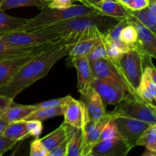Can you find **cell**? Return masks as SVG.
<instances>
[{"instance_id":"cell-32","label":"cell","mask_w":156,"mask_h":156,"mask_svg":"<svg viewBox=\"0 0 156 156\" xmlns=\"http://www.w3.org/2000/svg\"><path fill=\"white\" fill-rule=\"evenodd\" d=\"M88 61L89 62H93V61L98 60V59H103V58H108V54H107V50L105 44L104 43V39L99 44H98L92 50L91 53L87 56Z\"/></svg>"},{"instance_id":"cell-19","label":"cell","mask_w":156,"mask_h":156,"mask_svg":"<svg viewBox=\"0 0 156 156\" xmlns=\"http://www.w3.org/2000/svg\"><path fill=\"white\" fill-rule=\"evenodd\" d=\"M99 14L123 19L129 15V10L117 0H102L95 9Z\"/></svg>"},{"instance_id":"cell-45","label":"cell","mask_w":156,"mask_h":156,"mask_svg":"<svg viewBox=\"0 0 156 156\" xmlns=\"http://www.w3.org/2000/svg\"><path fill=\"white\" fill-rule=\"evenodd\" d=\"M141 156H156V152H152L149 149H146V151L142 154Z\"/></svg>"},{"instance_id":"cell-5","label":"cell","mask_w":156,"mask_h":156,"mask_svg":"<svg viewBox=\"0 0 156 156\" xmlns=\"http://www.w3.org/2000/svg\"><path fill=\"white\" fill-rule=\"evenodd\" d=\"M146 58L137 49H132L125 53L115 64L124 80L129 85L133 93L136 94V90L140 85L143 72V62Z\"/></svg>"},{"instance_id":"cell-11","label":"cell","mask_w":156,"mask_h":156,"mask_svg":"<svg viewBox=\"0 0 156 156\" xmlns=\"http://www.w3.org/2000/svg\"><path fill=\"white\" fill-rule=\"evenodd\" d=\"M114 116L107 113L103 117L97 121L88 119L82 128V156L90 153L92 148L100 141L101 131L107 123Z\"/></svg>"},{"instance_id":"cell-33","label":"cell","mask_w":156,"mask_h":156,"mask_svg":"<svg viewBox=\"0 0 156 156\" xmlns=\"http://www.w3.org/2000/svg\"><path fill=\"white\" fill-rule=\"evenodd\" d=\"M25 123L30 136L34 139L39 138L44 129L43 122L39 120H25Z\"/></svg>"},{"instance_id":"cell-26","label":"cell","mask_w":156,"mask_h":156,"mask_svg":"<svg viewBox=\"0 0 156 156\" xmlns=\"http://www.w3.org/2000/svg\"><path fill=\"white\" fill-rule=\"evenodd\" d=\"M50 2L47 0H0V9L3 11L25 6H35L43 9L48 6Z\"/></svg>"},{"instance_id":"cell-14","label":"cell","mask_w":156,"mask_h":156,"mask_svg":"<svg viewBox=\"0 0 156 156\" xmlns=\"http://www.w3.org/2000/svg\"><path fill=\"white\" fill-rule=\"evenodd\" d=\"M132 148L122 138L99 141L91 149V153L101 156H126Z\"/></svg>"},{"instance_id":"cell-37","label":"cell","mask_w":156,"mask_h":156,"mask_svg":"<svg viewBox=\"0 0 156 156\" xmlns=\"http://www.w3.org/2000/svg\"><path fill=\"white\" fill-rule=\"evenodd\" d=\"M65 98V97H64ZM64 98H55L50 99V100L45 101L41 102V103L35 104L34 105L35 109H47V108H55V107L61 106L64 101Z\"/></svg>"},{"instance_id":"cell-44","label":"cell","mask_w":156,"mask_h":156,"mask_svg":"<svg viewBox=\"0 0 156 156\" xmlns=\"http://www.w3.org/2000/svg\"><path fill=\"white\" fill-rule=\"evenodd\" d=\"M8 124H9V123H8L7 122L4 121L2 119L0 118V135L2 133V132L4 131L5 128L6 127V126H7Z\"/></svg>"},{"instance_id":"cell-17","label":"cell","mask_w":156,"mask_h":156,"mask_svg":"<svg viewBox=\"0 0 156 156\" xmlns=\"http://www.w3.org/2000/svg\"><path fill=\"white\" fill-rule=\"evenodd\" d=\"M52 44L53 43H47L39 46L21 47V46H14L6 44L0 38V61L15 59L32 53H41Z\"/></svg>"},{"instance_id":"cell-23","label":"cell","mask_w":156,"mask_h":156,"mask_svg":"<svg viewBox=\"0 0 156 156\" xmlns=\"http://www.w3.org/2000/svg\"><path fill=\"white\" fill-rule=\"evenodd\" d=\"M2 135L16 142L30 137L26 127L25 120L9 123L5 128Z\"/></svg>"},{"instance_id":"cell-4","label":"cell","mask_w":156,"mask_h":156,"mask_svg":"<svg viewBox=\"0 0 156 156\" xmlns=\"http://www.w3.org/2000/svg\"><path fill=\"white\" fill-rule=\"evenodd\" d=\"M111 113L114 116L130 117L156 124V106L130 93H127Z\"/></svg>"},{"instance_id":"cell-3","label":"cell","mask_w":156,"mask_h":156,"mask_svg":"<svg viewBox=\"0 0 156 156\" xmlns=\"http://www.w3.org/2000/svg\"><path fill=\"white\" fill-rule=\"evenodd\" d=\"M96 12H96L94 9L84 4H74L71 7L64 9H51L47 6L41 9V12L38 15L34 17L33 18L28 19L27 22L19 27L18 30H26V31L37 30L39 29L48 27L52 24L66 20L91 15Z\"/></svg>"},{"instance_id":"cell-28","label":"cell","mask_w":156,"mask_h":156,"mask_svg":"<svg viewBox=\"0 0 156 156\" xmlns=\"http://www.w3.org/2000/svg\"><path fill=\"white\" fill-rule=\"evenodd\" d=\"M58 116H62V106L47 108V109L35 110L24 120H39V121L43 122L44 120L58 117Z\"/></svg>"},{"instance_id":"cell-29","label":"cell","mask_w":156,"mask_h":156,"mask_svg":"<svg viewBox=\"0 0 156 156\" xmlns=\"http://www.w3.org/2000/svg\"><path fill=\"white\" fill-rule=\"evenodd\" d=\"M120 40L132 49H135L137 44V33L135 27L128 23L121 30Z\"/></svg>"},{"instance_id":"cell-41","label":"cell","mask_w":156,"mask_h":156,"mask_svg":"<svg viewBox=\"0 0 156 156\" xmlns=\"http://www.w3.org/2000/svg\"><path fill=\"white\" fill-rule=\"evenodd\" d=\"M73 1L74 0H51L49 2L48 7L56 9H67L74 5Z\"/></svg>"},{"instance_id":"cell-27","label":"cell","mask_w":156,"mask_h":156,"mask_svg":"<svg viewBox=\"0 0 156 156\" xmlns=\"http://www.w3.org/2000/svg\"><path fill=\"white\" fill-rule=\"evenodd\" d=\"M137 146L156 152V124L151 125L141 134L136 143V146Z\"/></svg>"},{"instance_id":"cell-15","label":"cell","mask_w":156,"mask_h":156,"mask_svg":"<svg viewBox=\"0 0 156 156\" xmlns=\"http://www.w3.org/2000/svg\"><path fill=\"white\" fill-rule=\"evenodd\" d=\"M70 60L77 72L78 91L82 94L91 88V83L94 79L91 65L87 56L70 58Z\"/></svg>"},{"instance_id":"cell-43","label":"cell","mask_w":156,"mask_h":156,"mask_svg":"<svg viewBox=\"0 0 156 156\" xmlns=\"http://www.w3.org/2000/svg\"><path fill=\"white\" fill-rule=\"evenodd\" d=\"M79 1H80L82 4L95 10L97 6L100 4L102 0H79Z\"/></svg>"},{"instance_id":"cell-46","label":"cell","mask_w":156,"mask_h":156,"mask_svg":"<svg viewBox=\"0 0 156 156\" xmlns=\"http://www.w3.org/2000/svg\"><path fill=\"white\" fill-rule=\"evenodd\" d=\"M117 1L120 2L121 3V4H123V5H126L129 2V0H117Z\"/></svg>"},{"instance_id":"cell-42","label":"cell","mask_w":156,"mask_h":156,"mask_svg":"<svg viewBox=\"0 0 156 156\" xmlns=\"http://www.w3.org/2000/svg\"><path fill=\"white\" fill-rule=\"evenodd\" d=\"M12 101L14 100L6 97V96L0 94V118H1L2 116L4 114V113L6 111V110L8 109V108L9 107L10 104L12 103Z\"/></svg>"},{"instance_id":"cell-34","label":"cell","mask_w":156,"mask_h":156,"mask_svg":"<svg viewBox=\"0 0 156 156\" xmlns=\"http://www.w3.org/2000/svg\"><path fill=\"white\" fill-rule=\"evenodd\" d=\"M47 153L48 152L39 138L34 139L30 141L29 156H47Z\"/></svg>"},{"instance_id":"cell-10","label":"cell","mask_w":156,"mask_h":156,"mask_svg":"<svg viewBox=\"0 0 156 156\" xmlns=\"http://www.w3.org/2000/svg\"><path fill=\"white\" fill-rule=\"evenodd\" d=\"M129 24L135 27L137 33V44L136 49L140 50L144 56L150 58L156 57V36L148 27L140 23L135 17L129 15L126 18Z\"/></svg>"},{"instance_id":"cell-39","label":"cell","mask_w":156,"mask_h":156,"mask_svg":"<svg viewBox=\"0 0 156 156\" xmlns=\"http://www.w3.org/2000/svg\"><path fill=\"white\" fill-rule=\"evenodd\" d=\"M18 142L10 140L7 137L0 135V156H2L7 151L13 149Z\"/></svg>"},{"instance_id":"cell-20","label":"cell","mask_w":156,"mask_h":156,"mask_svg":"<svg viewBox=\"0 0 156 156\" xmlns=\"http://www.w3.org/2000/svg\"><path fill=\"white\" fill-rule=\"evenodd\" d=\"M34 105H24L16 104L12 101L8 109L1 118L8 123L24 120L28 115L35 111Z\"/></svg>"},{"instance_id":"cell-38","label":"cell","mask_w":156,"mask_h":156,"mask_svg":"<svg viewBox=\"0 0 156 156\" xmlns=\"http://www.w3.org/2000/svg\"><path fill=\"white\" fill-rule=\"evenodd\" d=\"M146 13L151 25L156 30V0L149 1V5L146 7Z\"/></svg>"},{"instance_id":"cell-49","label":"cell","mask_w":156,"mask_h":156,"mask_svg":"<svg viewBox=\"0 0 156 156\" xmlns=\"http://www.w3.org/2000/svg\"><path fill=\"white\" fill-rule=\"evenodd\" d=\"M149 1H151V0H149Z\"/></svg>"},{"instance_id":"cell-12","label":"cell","mask_w":156,"mask_h":156,"mask_svg":"<svg viewBox=\"0 0 156 156\" xmlns=\"http://www.w3.org/2000/svg\"><path fill=\"white\" fill-rule=\"evenodd\" d=\"M91 65V71L94 78H99V79H111L116 81L120 85L124 87L126 91L130 94L136 95L133 94L129 85L124 80L123 76L119 72L117 66L113 63L109 59L103 58V59H98V60L89 62Z\"/></svg>"},{"instance_id":"cell-30","label":"cell","mask_w":156,"mask_h":156,"mask_svg":"<svg viewBox=\"0 0 156 156\" xmlns=\"http://www.w3.org/2000/svg\"><path fill=\"white\" fill-rule=\"evenodd\" d=\"M120 138H122V137L120 136V133H119L118 130H117V126H116L115 123H114V120H113V118H111L105 124L103 129H102L101 133L100 141Z\"/></svg>"},{"instance_id":"cell-9","label":"cell","mask_w":156,"mask_h":156,"mask_svg":"<svg viewBox=\"0 0 156 156\" xmlns=\"http://www.w3.org/2000/svg\"><path fill=\"white\" fill-rule=\"evenodd\" d=\"M61 106L64 117L63 123L72 127L82 129L88 119L83 102L67 95L64 98Z\"/></svg>"},{"instance_id":"cell-7","label":"cell","mask_w":156,"mask_h":156,"mask_svg":"<svg viewBox=\"0 0 156 156\" xmlns=\"http://www.w3.org/2000/svg\"><path fill=\"white\" fill-rule=\"evenodd\" d=\"M91 87L98 94L105 106L118 105L129 93L123 85L111 79L94 78Z\"/></svg>"},{"instance_id":"cell-2","label":"cell","mask_w":156,"mask_h":156,"mask_svg":"<svg viewBox=\"0 0 156 156\" xmlns=\"http://www.w3.org/2000/svg\"><path fill=\"white\" fill-rule=\"evenodd\" d=\"M120 20L121 19L111 18L96 12L91 15L77 17L58 22L48 27L39 29L37 31L55 33L59 36L64 37L66 35L76 34L91 29L98 28L101 31L106 34L107 32Z\"/></svg>"},{"instance_id":"cell-24","label":"cell","mask_w":156,"mask_h":156,"mask_svg":"<svg viewBox=\"0 0 156 156\" xmlns=\"http://www.w3.org/2000/svg\"><path fill=\"white\" fill-rule=\"evenodd\" d=\"M103 39L104 37L91 38L76 43L71 47L68 56H69L70 58L87 56L98 44L103 41Z\"/></svg>"},{"instance_id":"cell-48","label":"cell","mask_w":156,"mask_h":156,"mask_svg":"<svg viewBox=\"0 0 156 156\" xmlns=\"http://www.w3.org/2000/svg\"><path fill=\"white\" fill-rule=\"evenodd\" d=\"M47 1H49V2H50V1H51V0H47Z\"/></svg>"},{"instance_id":"cell-21","label":"cell","mask_w":156,"mask_h":156,"mask_svg":"<svg viewBox=\"0 0 156 156\" xmlns=\"http://www.w3.org/2000/svg\"><path fill=\"white\" fill-rule=\"evenodd\" d=\"M69 131V125L62 123L58 128L55 130L49 133L46 136L40 139L41 143L44 145V147L50 152V150L53 149L54 148L57 147L58 146L63 143L67 138Z\"/></svg>"},{"instance_id":"cell-22","label":"cell","mask_w":156,"mask_h":156,"mask_svg":"<svg viewBox=\"0 0 156 156\" xmlns=\"http://www.w3.org/2000/svg\"><path fill=\"white\" fill-rule=\"evenodd\" d=\"M28 19L11 16L0 9V37L16 31L25 24Z\"/></svg>"},{"instance_id":"cell-18","label":"cell","mask_w":156,"mask_h":156,"mask_svg":"<svg viewBox=\"0 0 156 156\" xmlns=\"http://www.w3.org/2000/svg\"><path fill=\"white\" fill-rule=\"evenodd\" d=\"M38 53H32L15 59L0 61V87L7 84L14 77L21 67H22L26 62L30 60Z\"/></svg>"},{"instance_id":"cell-31","label":"cell","mask_w":156,"mask_h":156,"mask_svg":"<svg viewBox=\"0 0 156 156\" xmlns=\"http://www.w3.org/2000/svg\"><path fill=\"white\" fill-rule=\"evenodd\" d=\"M30 137L18 142L15 146L13 152L8 156H29Z\"/></svg>"},{"instance_id":"cell-16","label":"cell","mask_w":156,"mask_h":156,"mask_svg":"<svg viewBox=\"0 0 156 156\" xmlns=\"http://www.w3.org/2000/svg\"><path fill=\"white\" fill-rule=\"evenodd\" d=\"M80 101L85 105L89 120L97 121L107 114L106 106L98 94L91 87L86 92L81 94Z\"/></svg>"},{"instance_id":"cell-6","label":"cell","mask_w":156,"mask_h":156,"mask_svg":"<svg viewBox=\"0 0 156 156\" xmlns=\"http://www.w3.org/2000/svg\"><path fill=\"white\" fill-rule=\"evenodd\" d=\"M6 44L21 47H31L39 46L47 43L58 42L62 37L55 33H49L45 31H26L17 30L10 34L0 37Z\"/></svg>"},{"instance_id":"cell-13","label":"cell","mask_w":156,"mask_h":156,"mask_svg":"<svg viewBox=\"0 0 156 156\" xmlns=\"http://www.w3.org/2000/svg\"><path fill=\"white\" fill-rule=\"evenodd\" d=\"M136 94L143 100L156 106V70L153 64L143 68L140 85Z\"/></svg>"},{"instance_id":"cell-35","label":"cell","mask_w":156,"mask_h":156,"mask_svg":"<svg viewBox=\"0 0 156 156\" xmlns=\"http://www.w3.org/2000/svg\"><path fill=\"white\" fill-rule=\"evenodd\" d=\"M129 12H130L131 15H133L140 23H142L143 25L146 26V27H148L149 30H151L153 33L155 34L156 30L152 27L150 22H149V19H148L147 13H146V8L140 11H129Z\"/></svg>"},{"instance_id":"cell-1","label":"cell","mask_w":156,"mask_h":156,"mask_svg":"<svg viewBox=\"0 0 156 156\" xmlns=\"http://www.w3.org/2000/svg\"><path fill=\"white\" fill-rule=\"evenodd\" d=\"M71 47L62 39L50 44L21 67L7 84L0 87V94L14 100L21 91L47 76L58 61L68 56Z\"/></svg>"},{"instance_id":"cell-47","label":"cell","mask_w":156,"mask_h":156,"mask_svg":"<svg viewBox=\"0 0 156 156\" xmlns=\"http://www.w3.org/2000/svg\"><path fill=\"white\" fill-rule=\"evenodd\" d=\"M85 156H101V155H96V154H94V153H91V152H90V153L87 154V155H85Z\"/></svg>"},{"instance_id":"cell-8","label":"cell","mask_w":156,"mask_h":156,"mask_svg":"<svg viewBox=\"0 0 156 156\" xmlns=\"http://www.w3.org/2000/svg\"><path fill=\"white\" fill-rule=\"evenodd\" d=\"M113 120L120 136L132 149L136 146L137 140L141 134L152 125L142 120L122 116H114Z\"/></svg>"},{"instance_id":"cell-25","label":"cell","mask_w":156,"mask_h":156,"mask_svg":"<svg viewBox=\"0 0 156 156\" xmlns=\"http://www.w3.org/2000/svg\"><path fill=\"white\" fill-rule=\"evenodd\" d=\"M66 156H82V129L73 127L66 147Z\"/></svg>"},{"instance_id":"cell-36","label":"cell","mask_w":156,"mask_h":156,"mask_svg":"<svg viewBox=\"0 0 156 156\" xmlns=\"http://www.w3.org/2000/svg\"><path fill=\"white\" fill-rule=\"evenodd\" d=\"M72 129H73V127L69 126L68 136H67L66 140L63 143H61L59 146H58L57 147L54 148L53 149L50 150V152H48L47 156H66V153L67 143H68L69 139V135H70V133H71L72 131Z\"/></svg>"},{"instance_id":"cell-40","label":"cell","mask_w":156,"mask_h":156,"mask_svg":"<svg viewBox=\"0 0 156 156\" xmlns=\"http://www.w3.org/2000/svg\"><path fill=\"white\" fill-rule=\"evenodd\" d=\"M149 4V0H129L125 6L129 11H140L146 9Z\"/></svg>"}]
</instances>
